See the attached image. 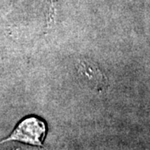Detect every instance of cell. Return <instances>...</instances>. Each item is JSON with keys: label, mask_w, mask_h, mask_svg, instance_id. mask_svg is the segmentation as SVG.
I'll return each instance as SVG.
<instances>
[{"label": "cell", "mask_w": 150, "mask_h": 150, "mask_svg": "<svg viewBox=\"0 0 150 150\" xmlns=\"http://www.w3.org/2000/svg\"><path fill=\"white\" fill-rule=\"evenodd\" d=\"M47 134V125L43 119L36 116H28L18 123L16 128L0 144L8 141H18L26 144L43 147Z\"/></svg>", "instance_id": "obj_1"}]
</instances>
